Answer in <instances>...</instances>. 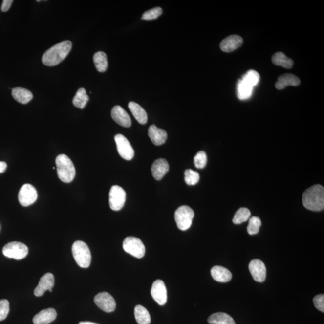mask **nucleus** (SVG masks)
I'll use <instances>...</instances> for the list:
<instances>
[{
  "label": "nucleus",
  "mask_w": 324,
  "mask_h": 324,
  "mask_svg": "<svg viewBox=\"0 0 324 324\" xmlns=\"http://www.w3.org/2000/svg\"><path fill=\"white\" fill-rule=\"evenodd\" d=\"M72 43L65 41L55 44L47 50L42 57V63L47 66H55L60 64L67 57L72 49Z\"/></svg>",
  "instance_id": "nucleus-1"
},
{
  "label": "nucleus",
  "mask_w": 324,
  "mask_h": 324,
  "mask_svg": "<svg viewBox=\"0 0 324 324\" xmlns=\"http://www.w3.org/2000/svg\"><path fill=\"white\" fill-rule=\"evenodd\" d=\"M302 204L305 209L320 212L324 208V187L317 184L311 187L302 194Z\"/></svg>",
  "instance_id": "nucleus-2"
},
{
  "label": "nucleus",
  "mask_w": 324,
  "mask_h": 324,
  "mask_svg": "<svg viewBox=\"0 0 324 324\" xmlns=\"http://www.w3.org/2000/svg\"><path fill=\"white\" fill-rule=\"evenodd\" d=\"M57 175L63 182L69 183L75 178L76 171L74 165L67 155L60 154L55 160Z\"/></svg>",
  "instance_id": "nucleus-3"
},
{
  "label": "nucleus",
  "mask_w": 324,
  "mask_h": 324,
  "mask_svg": "<svg viewBox=\"0 0 324 324\" xmlns=\"http://www.w3.org/2000/svg\"><path fill=\"white\" fill-rule=\"evenodd\" d=\"M72 254L77 264L80 267L86 268L90 265L91 255L89 247L82 241H76L72 246Z\"/></svg>",
  "instance_id": "nucleus-4"
},
{
  "label": "nucleus",
  "mask_w": 324,
  "mask_h": 324,
  "mask_svg": "<svg viewBox=\"0 0 324 324\" xmlns=\"http://www.w3.org/2000/svg\"><path fill=\"white\" fill-rule=\"evenodd\" d=\"M194 216V210L187 205L178 208L175 212V220L179 230L186 231L191 227Z\"/></svg>",
  "instance_id": "nucleus-5"
},
{
  "label": "nucleus",
  "mask_w": 324,
  "mask_h": 324,
  "mask_svg": "<svg viewBox=\"0 0 324 324\" xmlns=\"http://www.w3.org/2000/svg\"><path fill=\"white\" fill-rule=\"evenodd\" d=\"M5 257L17 260L23 259L28 254V247L20 242L14 241L8 243L2 249Z\"/></svg>",
  "instance_id": "nucleus-6"
},
{
  "label": "nucleus",
  "mask_w": 324,
  "mask_h": 324,
  "mask_svg": "<svg viewBox=\"0 0 324 324\" xmlns=\"http://www.w3.org/2000/svg\"><path fill=\"white\" fill-rule=\"evenodd\" d=\"M123 247L125 251L134 257L142 258L146 254V247L140 239L135 237H128L123 241Z\"/></svg>",
  "instance_id": "nucleus-7"
},
{
  "label": "nucleus",
  "mask_w": 324,
  "mask_h": 324,
  "mask_svg": "<svg viewBox=\"0 0 324 324\" xmlns=\"http://www.w3.org/2000/svg\"><path fill=\"white\" fill-rule=\"evenodd\" d=\"M126 194L122 187L113 186L110 190L109 203L110 209L114 211H119L125 205Z\"/></svg>",
  "instance_id": "nucleus-8"
},
{
  "label": "nucleus",
  "mask_w": 324,
  "mask_h": 324,
  "mask_svg": "<svg viewBox=\"0 0 324 324\" xmlns=\"http://www.w3.org/2000/svg\"><path fill=\"white\" fill-rule=\"evenodd\" d=\"M115 141L120 156L126 160L132 159L135 151L128 139L122 134H118L115 136Z\"/></svg>",
  "instance_id": "nucleus-9"
},
{
  "label": "nucleus",
  "mask_w": 324,
  "mask_h": 324,
  "mask_svg": "<svg viewBox=\"0 0 324 324\" xmlns=\"http://www.w3.org/2000/svg\"><path fill=\"white\" fill-rule=\"evenodd\" d=\"M38 199V192L34 187L30 184H25L21 187L18 199L21 205L23 207H28L32 205Z\"/></svg>",
  "instance_id": "nucleus-10"
},
{
  "label": "nucleus",
  "mask_w": 324,
  "mask_h": 324,
  "mask_svg": "<svg viewBox=\"0 0 324 324\" xmlns=\"http://www.w3.org/2000/svg\"><path fill=\"white\" fill-rule=\"evenodd\" d=\"M95 304L100 309L105 312L110 313L114 312L116 308V302L114 298L107 292H101L94 297Z\"/></svg>",
  "instance_id": "nucleus-11"
},
{
  "label": "nucleus",
  "mask_w": 324,
  "mask_h": 324,
  "mask_svg": "<svg viewBox=\"0 0 324 324\" xmlns=\"http://www.w3.org/2000/svg\"><path fill=\"white\" fill-rule=\"evenodd\" d=\"M151 294L158 304L163 305L167 302V289L162 280H157L152 284Z\"/></svg>",
  "instance_id": "nucleus-12"
},
{
  "label": "nucleus",
  "mask_w": 324,
  "mask_h": 324,
  "mask_svg": "<svg viewBox=\"0 0 324 324\" xmlns=\"http://www.w3.org/2000/svg\"><path fill=\"white\" fill-rule=\"evenodd\" d=\"M249 269L253 279L258 282L262 283L265 281L267 275L264 263L259 259H254L250 262Z\"/></svg>",
  "instance_id": "nucleus-13"
},
{
  "label": "nucleus",
  "mask_w": 324,
  "mask_h": 324,
  "mask_svg": "<svg viewBox=\"0 0 324 324\" xmlns=\"http://www.w3.org/2000/svg\"><path fill=\"white\" fill-rule=\"evenodd\" d=\"M54 276L52 273H47L42 276L39 281L38 286L34 291V294L36 297L43 296L46 291H52L54 286Z\"/></svg>",
  "instance_id": "nucleus-14"
},
{
  "label": "nucleus",
  "mask_w": 324,
  "mask_h": 324,
  "mask_svg": "<svg viewBox=\"0 0 324 324\" xmlns=\"http://www.w3.org/2000/svg\"><path fill=\"white\" fill-rule=\"evenodd\" d=\"M112 119L118 125L125 128L130 127L131 120L128 112L120 106H115L111 110Z\"/></svg>",
  "instance_id": "nucleus-15"
},
{
  "label": "nucleus",
  "mask_w": 324,
  "mask_h": 324,
  "mask_svg": "<svg viewBox=\"0 0 324 324\" xmlns=\"http://www.w3.org/2000/svg\"><path fill=\"white\" fill-rule=\"evenodd\" d=\"M243 42V40L241 37L238 35H231L223 39L221 42L220 49L225 52H233L240 47Z\"/></svg>",
  "instance_id": "nucleus-16"
},
{
  "label": "nucleus",
  "mask_w": 324,
  "mask_h": 324,
  "mask_svg": "<svg viewBox=\"0 0 324 324\" xmlns=\"http://www.w3.org/2000/svg\"><path fill=\"white\" fill-rule=\"evenodd\" d=\"M170 167L165 159H159L155 160L151 167V173L156 180H160L169 171Z\"/></svg>",
  "instance_id": "nucleus-17"
},
{
  "label": "nucleus",
  "mask_w": 324,
  "mask_h": 324,
  "mask_svg": "<svg viewBox=\"0 0 324 324\" xmlns=\"http://www.w3.org/2000/svg\"><path fill=\"white\" fill-rule=\"evenodd\" d=\"M149 136L152 143L157 146L165 144L168 138L167 133L165 130L158 128L154 125L150 126Z\"/></svg>",
  "instance_id": "nucleus-18"
},
{
  "label": "nucleus",
  "mask_w": 324,
  "mask_h": 324,
  "mask_svg": "<svg viewBox=\"0 0 324 324\" xmlns=\"http://www.w3.org/2000/svg\"><path fill=\"white\" fill-rule=\"evenodd\" d=\"M57 315L56 311L53 308H49L41 311L34 316L33 323L34 324H49L53 322Z\"/></svg>",
  "instance_id": "nucleus-19"
},
{
  "label": "nucleus",
  "mask_w": 324,
  "mask_h": 324,
  "mask_svg": "<svg viewBox=\"0 0 324 324\" xmlns=\"http://www.w3.org/2000/svg\"><path fill=\"white\" fill-rule=\"evenodd\" d=\"M211 275L216 281L226 283L232 279V273L227 268L222 266H215L211 270Z\"/></svg>",
  "instance_id": "nucleus-20"
},
{
  "label": "nucleus",
  "mask_w": 324,
  "mask_h": 324,
  "mask_svg": "<svg viewBox=\"0 0 324 324\" xmlns=\"http://www.w3.org/2000/svg\"><path fill=\"white\" fill-rule=\"evenodd\" d=\"M300 84V80L297 76L291 73H286L279 76L275 86L278 89H283L288 86H298Z\"/></svg>",
  "instance_id": "nucleus-21"
},
{
  "label": "nucleus",
  "mask_w": 324,
  "mask_h": 324,
  "mask_svg": "<svg viewBox=\"0 0 324 324\" xmlns=\"http://www.w3.org/2000/svg\"><path fill=\"white\" fill-rule=\"evenodd\" d=\"M128 107L138 123L141 124V125H145L147 123L148 117H147V112L143 109V108L133 102H129Z\"/></svg>",
  "instance_id": "nucleus-22"
},
{
  "label": "nucleus",
  "mask_w": 324,
  "mask_h": 324,
  "mask_svg": "<svg viewBox=\"0 0 324 324\" xmlns=\"http://www.w3.org/2000/svg\"><path fill=\"white\" fill-rule=\"evenodd\" d=\"M12 95L15 101L22 104H27L32 100V93L28 89L23 88H15L12 89Z\"/></svg>",
  "instance_id": "nucleus-23"
},
{
  "label": "nucleus",
  "mask_w": 324,
  "mask_h": 324,
  "mask_svg": "<svg viewBox=\"0 0 324 324\" xmlns=\"http://www.w3.org/2000/svg\"><path fill=\"white\" fill-rule=\"evenodd\" d=\"M211 324H236L235 321L227 313L218 312L214 313L208 319Z\"/></svg>",
  "instance_id": "nucleus-24"
},
{
  "label": "nucleus",
  "mask_w": 324,
  "mask_h": 324,
  "mask_svg": "<svg viewBox=\"0 0 324 324\" xmlns=\"http://www.w3.org/2000/svg\"><path fill=\"white\" fill-rule=\"evenodd\" d=\"M272 62L274 65L286 68H291L294 65L293 60L287 57L283 52H277L274 54Z\"/></svg>",
  "instance_id": "nucleus-25"
},
{
  "label": "nucleus",
  "mask_w": 324,
  "mask_h": 324,
  "mask_svg": "<svg viewBox=\"0 0 324 324\" xmlns=\"http://www.w3.org/2000/svg\"><path fill=\"white\" fill-rule=\"evenodd\" d=\"M135 317L139 324H150L151 323V317L148 310L142 305H138L135 307Z\"/></svg>",
  "instance_id": "nucleus-26"
},
{
  "label": "nucleus",
  "mask_w": 324,
  "mask_h": 324,
  "mask_svg": "<svg viewBox=\"0 0 324 324\" xmlns=\"http://www.w3.org/2000/svg\"><path fill=\"white\" fill-rule=\"evenodd\" d=\"M93 61L96 69L99 72H105L108 66L107 56L104 52L99 51L94 55Z\"/></svg>",
  "instance_id": "nucleus-27"
},
{
  "label": "nucleus",
  "mask_w": 324,
  "mask_h": 324,
  "mask_svg": "<svg viewBox=\"0 0 324 324\" xmlns=\"http://www.w3.org/2000/svg\"><path fill=\"white\" fill-rule=\"evenodd\" d=\"M89 101V97L86 94L85 89L81 88L78 89L76 95L73 99V104L75 107L80 109H84Z\"/></svg>",
  "instance_id": "nucleus-28"
},
{
  "label": "nucleus",
  "mask_w": 324,
  "mask_h": 324,
  "mask_svg": "<svg viewBox=\"0 0 324 324\" xmlns=\"http://www.w3.org/2000/svg\"><path fill=\"white\" fill-rule=\"evenodd\" d=\"M253 88L243 80L238 81L237 84V96L239 99H249L252 96Z\"/></svg>",
  "instance_id": "nucleus-29"
},
{
  "label": "nucleus",
  "mask_w": 324,
  "mask_h": 324,
  "mask_svg": "<svg viewBox=\"0 0 324 324\" xmlns=\"http://www.w3.org/2000/svg\"><path fill=\"white\" fill-rule=\"evenodd\" d=\"M251 213L247 208H240L237 210L233 218V222L236 225H239L242 223L246 222L250 218Z\"/></svg>",
  "instance_id": "nucleus-30"
},
{
  "label": "nucleus",
  "mask_w": 324,
  "mask_h": 324,
  "mask_svg": "<svg viewBox=\"0 0 324 324\" xmlns=\"http://www.w3.org/2000/svg\"><path fill=\"white\" fill-rule=\"evenodd\" d=\"M259 73L256 71L250 70L244 75L242 80L250 86H252V88H254L259 83Z\"/></svg>",
  "instance_id": "nucleus-31"
},
{
  "label": "nucleus",
  "mask_w": 324,
  "mask_h": 324,
  "mask_svg": "<svg viewBox=\"0 0 324 324\" xmlns=\"http://www.w3.org/2000/svg\"><path fill=\"white\" fill-rule=\"evenodd\" d=\"M199 174L196 171L187 170L184 172V180L189 186L195 185L199 181Z\"/></svg>",
  "instance_id": "nucleus-32"
},
{
  "label": "nucleus",
  "mask_w": 324,
  "mask_h": 324,
  "mask_svg": "<svg viewBox=\"0 0 324 324\" xmlns=\"http://www.w3.org/2000/svg\"><path fill=\"white\" fill-rule=\"evenodd\" d=\"M260 226H261V221L260 218L258 217H252L250 218L249 225L247 226V232L250 235H255L259 233Z\"/></svg>",
  "instance_id": "nucleus-33"
},
{
  "label": "nucleus",
  "mask_w": 324,
  "mask_h": 324,
  "mask_svg": "<svg viewBox=\"0 0 324 324\" xmlns=\"http://www.w3.org/2000/svg\"><path fill=\"white\" fill-rule=\"evenodd\" d=\"M207 162V154L204 151H199L194 157V165L198 169L204 168L206 166Z\"/></svg>",
  "instance_id": "nucleus-34"
},
{
  "label": "nucleus",
  "mask_w": 324,
  "mask_h": 324,
  "mask_svg": "<svg viewBox=\"0 0 324 324\" xmlns=\"http://www.w3.org/2000/svg\"><path fill=\"white\" fill-rule=\"evenodd\" d=\"M162 14V9L159 7L153 8L144 13L142 19L144 20H152L157 19Z\"/></svg>",
  "instance_id": "nucleus-35"
},
{
  "label": "nucleus",
  "mask_w": 324,
  "mask_h": 324,
  "mask_svg": "<svg viewBox=\"0 0 324 324\" xmlns=\"http://www.w3.org/2000/svg\"><path fill=\"white\" fill-rule=\"evenodd\" d=\"M9 302L6 299L0 300V321L5 320L9 314Z\"/></svg>",
  "instance_id": "nucleus-36"
},
{
  "label": "nucleus",
  "mask_w": 324,
  "mask_h": 324,
  "mask_svg": "<svg viewBox=\"0 0 324 324\" xmlns=\"http://www.w3.org/2000/svg\"><path fill=\"white\" fill-rule=\"evenodd\" d=\"M313 303L317 309L323 313L324 312V294L318 295L313 299Z\"/></svg>",
  "instance_id": "nucleus-37"
},
{
  "label": "nucleus",
  "mask_w": 324,
  "mask_h": 324,
  "mask_svg": "<svg viewBox=\"0 0 324 324\" xmlns=\"http://www.w3.org/2000/svg\"><path fill=\"white\" fill-rule=\"evenodd\" d=\"M13 2H14L13 0H4L1 5V11L3 12L8 11L11 7Z\"/></svg>",
  "instance_id": "nucleus-38"
},
{
  "label": "nucleus",
  "mask_w": 324,
  "mask_h": 324,
  "mask_svg": "<svg viewBox=\"0 0 324 324\" xmlns=\"http://www.w3.org/2000/svg\"><path fill=\"white\" fill-rule=\"evenodd\" d=\"M7 165L6 162H0V173H3L6 170Z\"/></svg>",
  "instance_id": "nucleus-39"
},
{
  "label": "nucleus",
  "mask_w": 324,
  "mask_h": 324,
  "mask_svg": "<svg viewBox=\"0 0 324 324\" xmlns=\"http://www.w3.org/2000/svg\"><path fill=\"white\" fill-rule=\"evenodd\" d=\"M79 324H98L93 323L91 322H81Z\"/></svg>",
  "instance_id": "nucleus-40"
}]
</instances>
